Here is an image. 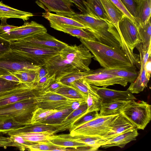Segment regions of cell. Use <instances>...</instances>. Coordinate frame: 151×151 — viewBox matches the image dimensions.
<instances>
[{
    "label": "cell",
    "mask_w": 151,
    "mask_h": 151,
    "mask_svg": "<svg viewBox=\"0 0 151 151\" xmlns=\"http://www.w3.org/2000/svg\"><path fill=\"white\" fill-rule=\"evenodd\" d=\"M151 57L149 58L146 63L144 69L147 77L150 78L151 73Z\"/></svg>",
    "instance_id": "obj_53"
},
{
    "label": "cell",
    "mask_w": 151,
    "mask_h": 151,
    "mask_svg": "<svg viewBox=\"0 0 151 151\" xmlns=\"http://www.w3.org/2000/svg\"><path fill=\"white\" fill-rule=\"evenodd\" d=\"M37 90L33 83H23L15 88L0 93V107L26 99L35 98Z\"/></svg>",
    "instance_id": "obj_10"
},
{
    "label": "cell",
    "mask_w": 151,
    "mask_h": 151,
    "mask_svg": "<svg viewBox=\"0 0 151 151\" xmlns=\"http://www.w3.org/2000/svg\"><path fill=\"white\" fill-rule=\"evenodd\" d=\"M150 79L147 77L144 69L136 79L131 83L127 90L132 94H137L141 92L147 87Z\"/></svg>",
    "instance_id": "obj_31"
},
{
    "label": "cell",
    "mask_w": 151,
    "mask_h": 151,
    "mask_svg": "<svg viewBox=\"0 0 151 151\" xmlns=\"http://www.w3.org/2000/svg\"><path fill=\"white\" fill-rule=\"evenodd\" d=\"M70 86L87 96L89 95L100 99L84 78L72 82Z\"/></svg>",
    "instance_id": "obj_35"
},
{
    "label": "cell",
    "mask_w": 151,
    "mask_h": 151,
    "mask_svg": "<svg viewBox=\"0 0 151 151\" xmlns=\"http://www.w3.org/2000/svg\"><path fill=\"white\" fill-rule=\"evenodd\" d=\"M123 13L128 17L131 20L136 24V22L134 17L129 13L120 0H110Z\"/></svg>",
    "instance_id": "obj_47"
},
{
    "label": "cell",
    "mask_w": 151,
    "mask_h": 151,
    "mask_svg": "<svg viewBox=\"0 0 151 151\" xmlns=\"http://www.w3.org/2000/svg\"><path fill=\"white\" fill-rule=\"evenodd\" d=\"M50 26L55 29L62 32L80 39L96 41V38L90 32L83 28L70 25L50 24Z\"/></svg>",
    "instance_id": "obj_19"
},
{
    "label": "cell",
    "mask_w": 151,
    "mask_h": 151,
    "mask_svg": "<svg viewBox=\"0 0 151 151\" xmlns=\"http://www.w3.org/2000/svg\"><path fill=\"white\" fill-rule=\"evenodd\" d=\"M42 16L47 20L50 24H65L75 26L85 29H86L84 25L71 18L60 16L48 12L42 13Z\"/></svg>",
    "instance_id": "obj_27"
},
{
    "label": "cell",
    "mask_w": 151,
    "mask_h": 151,
    "mask_svg": "<svg viewBox=\"0 0 151 151\" xmlns=\"http://www.w3.org/2000/svg\"><path fill=\"white\" fill-rule=\"evenodd\" d=\"M9 147H16L22 151L26 150L23 145L17 142L11 136L9 137L0 136V147L6 149Z\"/></svg>",
    "instance_id": "obj_39"
},
{
    "label": "cell",
    "mask_w": 151,
    "mask_h": 151,
    "mask_svg": "<svg viewBox=\"0 0 151 151\" xmlns=\"http://www.w3.org/2000/svg\"><path fill=\"white\" fill-rule=\"evenodd\" d=\"M134 1L137 3L138 2L139 0H134Z\"/></svg>",
    "instance_id": "obj_55"
},
{
    "label": "cell",
    "mask_w": 151,
    "mask_h": 151,
    "mask_svg": "<svg viewBox=\"0 0 151 151\" xmlns=\"http://www.w3.org/2000/svg\"><path fill=\"white\" fill-rule=\"evenodd\" d=\"M32 98L0 107V121H9L26 125L31 124L33 112L37 108Z\"/></svg>",
    "instance_id": "obj_3"
},
{
    "label": "cell",
    "mask_w": 151,
    "mask_h": 151,
    "mask_svg": "<svg viewBox=\"0 0 151 151\" xmlns=\"http://www.w3.org/2000/svg\"><path fill=\"white\" fill-rule=\"evenodd\" d=\"M41 66L34 64L25 57L11 50L0 56V75L27 70H38Z\"/></svg>",
    "instance_id": "obj_8"
},
{
    "label": "cell",
    "mask_w": 151,
    "mask_h": 151,
    "mask_svg": "<svg viewBox=\"0 0 151 151\" xmlns=\"http://www.w3.org/2000/svg\"><path fill=\"white\" fill-rule=\"evenodd\" d=\"M54 134L53 132H45L39 133H21L16 135L21 136L26 140L38 143L48 141L49 137Z\"/></svg>",
    "instance_id": "obj_33"
},
{
    "label": "cell",
    "mask_w": 151,
    "mask_h": 151,
    "mask_svg": "<svg viewBox=\"0 0 151 151\" xmlns=\"http://www.w3.org/2000/svg\"><path fill=\"white\" fill-rule=\"evenodd\" d=\"M87 113L100 111L102 100L97 97L88 95L86 99Z\"/></svg>",
    "instance_id": "obj_41"
},
{
    "label": "cell",
    "mask_w": 151,
    "mask_h": 151,
    "mask_svg": "<svg viewBox=\"0 0 151 151\" xmlns=\"http://www.w3.org/2000/svg\"><path fill=\"white\" fill-rule=\"evenodd\" d=\"M7 19L6 18H3L0 19L1 22L0 25V34L4 33L18 27L8 24L6 23Z\"/></svg>",
    "instance_id": "obj_49"
},
{
    "label": "cell",
    "mask_w": 151,
    "mask_h": 151,
    "mask_svg": "<svg viewBox=\"0 0 151 151\" xmlns=\"http://www.w3.org/2000/svg\"><path fill=\"white\" fill-rule=\"evenodd\" d=\"M70 137L73 139L86 145L96 147L99 149L104 145L107 141L104 138L97 137L76 136Z\"/></svg>",
    "instance_id": "obj_34"
},
{
    "label": "cell",
    "mask_w": 151,
    "mask_h": 151,
    "mask_svg": "<svg viewBox=\"0 0 151 151\" xmlns=\"http://www.w3.org/2000/svg\"><path fill=\"white\" fill-rule=\"evenodd\" d=\"M121 41V48L126 53L132 65L139 63L138 55L133 50L139 44L141 43V39L136 24L124 14L118 24Z\"/></svg>",
    "instance_id": "obj_4"
},
{
    "label": "cell",
    "mask_w": 151,
    "mask_h": 151,
    "mask_svg": "<svg viewBox=\"0 0 151 151\" xmlns=\"http://www.w3.org/2000/svg\"><path fill=\"white\" fill-rule=\"evenodd\" d=\"M47 32L42 25L34 21L26 22L21 26L0 34V36L11 42L21 40L34 35Z\"/></svg>",
    "instance_id": "obj_11"
},
{
    "label": "cell",
    "mask_w": 151,
    "mask_h": 151,
    "mask_svg": "<svg viewBox=\"0 0 151 151\" xmlns=\"http://www.w3.org/2000/svg\"><path fill=\"white\" fill-rule=\"evenodd\" d=\"M100 1L111 22L116 29L120 37L118 24L124 14L110 0Z\"/></svg>",
    "instance_id": "obj_23"
},
{
    "label": "cell",
    "mask_w": 151,
    "mask_h": 151,
    "mask_svg": "<svg viewBox=\"0 0 151 151\" xmlns=\"http://www.w3.org/2000/svg\"><path fill=\"white\" fill-rule=\"evenodd\" d=\"M151 0H139L137 3L136 24L142 26L151 17Z\"/></svg>",
    "instance_id": "obj_21"
},
{
    "label": "cell",
    "mask_w": 151,
    "mask_h": 151,
    "mask_svg": "<svg viewBox=\"0 0 151 151\" xmlns=\"http://www.w3.org/2000/svg\"><path fill=\"white\" fill-rule=\"evenodd\" d=\"M130 100H119L102 102L99 114L106 116L119 114Z\"/></svg>",
    "instance_id": "obj_24"
},
{
    "label": "cell",
    "mask_w": 151,
    "mask_h": 151,
    "mask_svg": "<svg viewBox=\"0 0 151 151\" xmlns=\"http://www.w3.org/2000/svg\"><path fill=\"white\" fill-rule=\"evenodd\" d=\"M139 133L137 129L135 128L119 135L109 140H107L105 144L101 147L107 148L110 147L117 146L123 148L130 142L136 140Z\"/></svg>",
    "instance_id": "obj_20"
},
{
    "label": "cell",
    "mask_w": 151,
    "mask_h": 151,
    "mask_svg": "<svg viewBox=\"0 0 151 151\" xmlns=\"http://www.w3.org/2000/svg\"><path fill=\"white\" fill-rule=\"evenodd\" d=\"M93 56L83 45H68L50 58L45 65L50 78L56 80L71 73L89 71Z\"/></svg>",
    "instance_id": "obj_1"
},
{
    "label": "cell",
    "mask_w": 151,
    "mask_h": 151,
    "mask_svg": "<svg viewBox=\"0 0 151 151\" xmlns=\"http://www.w3.org/2000/svg\"><path fill=\"white\" fill-rule=\"evenodd\" d=\"M10 47L12 50L24 56L34 64L41 66L45 65L50 58L60 50L20 41L11 42Z\"/></svg>",
    "instance_id": "obj_6"
},
{
    "label": "cell",
    "mask_w": 151,
    "mask_h": 151,
    "mask_svg": "<svg viewBox=\"0 0 151 151\" xmlns=\"http://www.w3.org/2000/svg\"><path fill=\"white\" fill-rule=\"evenodd\" d=\"M83 14H88V12L84 4L86 0H70Z\"/></svg>",
    "instance_id": "obj_52"
},
{
    "label": "cell",
    "mask_w": 151,
    "mask_h": 151,
    "mask_svg": "<svg viewBox=\"0 0 151 151\" xmlns=\"http://www.w3.org/2000/svg\"><path fill=\"white\" fill-rule=\"evenodd\" d=\"M81 43L93 56V58L104 68L124 67L133 65L121 48L109 46L97 41L80 39Z\"/></svg>",
    "instance_id": "obj_2"
},
{
    "label": "cell",
    "mask_w": 151,
    "mask_h": 151,
    "mask_svg": "<svg viewBox=\"0 0 151 151\" xmlns=\"http://www.w3.org/2000/svg\"><path fill=\"white\" fill-rule=\"evenodd\" d=\"M0 77L9 81L22 83L19 79L14 76L11 74L0 75Z\"/></svg>",
    "instance_id": "obj_54"
},
{
    "label": "cell",
    "mask_w": 151,
    "mask_h": 151,
    "mask_svg": "<svg viewBox=\"0 0 151 151\" xmlns=\"http://www.w3.org/2000/svg\"><path fill=\"white\" fill-rule=\"evenodd\" d=\"M48 74V71L45 65L41 66L37 71L36 78L33 83L37 82Z\"/></svg>",
    "instance_id": "obj_50"
},
{
    "label": "cell",
    "mask_w": 151,
    "mask_h": 151,
    "mask_svg": "<svg viewBox=\"0 0 151 151\" xmlns=\"http://www.w3.org/2000/svg\"><path fill=\"white\" fill-rule=\"evenodd\" d=\"M99 115L98 111H93L87 113L76 121L74 123L72 127L70 129L85 124L94 119Z\"/></svg>",
    "instance_id": "obj_44"
},
{
    "label": "cell",
    "mask_w": 151,
    "mask_h": 151,
    "mask_svg": "<svg viewBox=\"0 0 151 151\" xmlns=\"http://www.w3.org/2000/svg\"><path fill=\"white\" fill-rule=\"evenodd\" d=\"M73 110L70 108L58 111L34 124H46L53 126L60 124Z\"/></svg>",
    "instance_id": "obj_29"
},
{
    "label": "cell",
    "mask_w": 151,
    "mask_h": 151,
    "mask_svg": "<svg viewBox=\"0 0 151 151\" xmlns=\"http://www.w3.org/2000/svg\"><path fill=\"white\" fill-rule=\"evenodd\" d=\"M23 83L6 80L0 77V93L15 88Z\"/></svg>",
    "instance_id": "obj_45"
},
{
    "label": "cell",
    "mask_w": 151,
    "mask_h": 151,
    "mask_svg": "<svg viewBox=\"0 0 151 151\" xmlns=\"http://www.w3.org/2000/svg\"><path fill=\"white\" fill-rule=\"evenodd\" d=\"M63 85H64L60 82L58 80L55 79L52 81L50 85L44 91L46 92H54Z\"/></svg>",
    "instance_id": "obj_51"
},
{
    "label": "cell",
    "mask_w": 151,
    "mask_h": 151,
    "mask_svg": "<svg viewBox=\"0 0 151 151\" xmlns=\"http://www.w3.org/2000/svg\"><path fill=\"white\" fill-rule=\"evenodd\" d=\"M140 53V69L139 74H140L144 69L145 64L151 55V46L145 51L142 49L140 44H139L136 47Z\"/></svg>",
    "instance_id": "obj_43"
},
{
    "label": "cell",
    "mask_w": 151,
    "mask_h": 151,
    "mask_svg": "<svg viewBox=\"0 0 151 151\" xmlns=\"http://www.w3.org/2000/svg\"><path fill=\"white\" fill-rule=\"evenodd\" d=\"M136 25L141 40L142 42L140 43L141 47L145 51L151 46V19L142 27Z\"/></svg>",
    "instance_id": "obj_30"
},
{
    "label": "cell",
    "mask_w": 151,
    "mask_h": 151,
    "mask_svg": "<svg viewBox=\"0 0 151 151\" xmlns=\"http://www.w3.org/2000/svg\"><path fill=\"white\" fill-rule=\"evenodd\" d=\"M84 4L89 15L111 22L100 0H86Z\"/></svg>",
    "instance_id": "obj_26"
},
{
    "label": "cell",
    "mask_w": 151,
    "mask_h": 151,
    "mask_svg": "<svg viewBox=\"0 0 151 151\" xmlns=\"http://www.w3.org/2000/svg\"><path fill=\"white\" fill-rule=\"evenodd\" d=\"M135 128L132 124L120 113L115 119L112 129L103 138L109 140Z\"/></svg>",
    "instance_id": "obj_18"
},
{
    "label": "cell",
    "mask_w": 151,
    "mask_h": 151,
    "mask_svg": "<svg viewBox=\"0 0 151 151\" xmlns=\"http://www.w3.org/2000/svg\"><path fill=\"white\" fill-rule=\"evenodd\" d=\"M66 148L52 145L48 141L40 142L29 145L28 150L66 151Z\"/></svg>",
    "instance_id": "obj_36"
},
{
    "label": "cell",
    "mask_w": 151,
    "mask_h": 151,
    "mask_svg": "<svg viewBox=\"0 0 151 151\" xmlns=\"http://www.w3.org/2000/svg\"><path fill=\"white\" fill-rule=\"evenodd\" d=\"M94 72H104L111 74L125 79L128 83L133 82L139 75L135 65L117 68H104L93 70Z\"/></svg>",
    "instance_id": "obj_16"
},
{
    "label": "cell",
    "mask_w": 151,
    "mask_h": 151,
    "mask_svg": "<svg viewBox=\"0 0 151 151\" xmlns=\"http://www.w3.org/2000/svg\"><path fill=\"white\" fill-rule=\"evenodd\" d=\"M91 86L101 99L102 102L119 100H137L134 96L127 90L119 91L92 85Z\"/></svg>",
    "instance_id": "obj_15"
},
{
    "label": "cell",
    "mask_w": 151,
    "mask_h": 151,
    "mask_svg": "<svg viewBox=\"0 0 151 151\" xmlns=\"http://www.w3.org/2000/svg\"><path fill=\"white\" fill-rule=\"evenodd\" d=\"M54 92L72 99L86 101L88 97L73 87L64 85Z\"/></svg>",
    "instance_id": "obj_32"
},
{
    "label": "cell",
    "mask_w": 151,
    "mask_h": 151,
    "mask_svg": "<svg viewBox=\"0 0 151 151\" xmlns=\"http://www.w3.org/2000/svg\"><path fill=\"white\" fill-rule=\"evenodd\" d=\"M84 79L91 85L106 87L110 86L119 84L126 86L128 82L124 79L104 72H94L86 76Z\"/></svg>",
    "instance_id": "obj_13"
},
{
    "label": "cell",
    "mask_w": 151,
    "mask_h": 151,
    "mask_svg": "<svg viewBox=\"0 0 151 151\" xmlns=\"http://www.w3.org/2000/svg\"><path fill=\"white\" fill-rule=\"evenodd\" d=\"M37 108L59 111L71 108L75 102L86 101L67 98L56 93L38 90L35 96Z\"/></svg>",
    "instance_id": "obj_9"
},
{
    "label": "cell",
    "mask_w": 151,
    "mask_h": 151,
    "mask_svg": "<svg viewBox=\"0 0 151 151\" xmlns=\"http://www.w3.org/2000/svg\"><path fill=\"white\" fill-rule=\"evenodd\" d=\"M87 109L86 101L78 109L74 110L60 123L53 126L56 128L54 134L70 129L76 121L87 113Z\"/></svg>",
    "instance_id": "obj_17"
},
{
    "label": "cell",
    "mask_w": 151,
    "mask_h": 151,
    "mask_svg": "<svg viewBox=\"0 0 151 151\" xmlns=\"http://www.w3.org/2000/svg\"><path fill=\"white\" fill-rule=\"evenodd\" d=\"M121 113L137 129L143 130L151 119V106L144 101L131 100Z\"/></svg>",
    "instance_id": "obj_7"
},
{
    "label": "cell",
    "mask_w": 151,
    "mask_h": 151,
    "mask_svg": "<svg viewBox=\"0 0 151 151\" xmlns=\"http://www.w3.org/2000/svg\"><path fill=\"white\" fill-rule=\"evenodd\" d=\"M18 41L60 50L68 45L67 44L56 39L47 32L37 34Z\"/></svg>",
    "instance_id": "obj_14"
},
{
    "label": "cell",
    "mask_w": 151,
    "mask_h": 151,
    "mask_svg": "<svg viewBox=\"0 0 151 151\" xmlns=\"http://www.w3.org/2000/svg\"><path fill=\"white\" fill-rule=\"evenodd\" d=\"M31 13L21 11L9 6L0 2V19L3 18H17L27 21L34 16Z\"/></svg>",
    "instance_id": "obj_22"
},
{
    "label": "cell",
    "mask_w": 151,
    "mask_h": 151,
    "mask_svg": "<svg viewBox=\"0 0 151 151\" xmlns=\"http://www.w3.org/2000/svg\"><path fill=\"white\" fill-rule=\"evenodd\" d=\"M48 141L52 145L65 148H76L87 145L73 139L70 137V134H53L49 137Z\"/></svg>",
    "instance_id": "obj_25"
},
{
    "label": "cell",
    "mask_w": 151,
    "mask_h": 151,
    "mask_svg": "<svg viewBox=\"0 0 151 151\" xmlns=\"http://www.w3.org/2000/svg\"><path fill=\"white\" fill-rule=\"evenodd\" d=\"M121 1L135 20L137 3L134 0H120ZM136 22V21H135Z\"/></svg>",
    "instance_id": "obj_46"
},
{
    "label": "cell",
    "mask_w": 151,
    "mask_h": 151,
    "mask_svg": "<svg viewBox=\"0 0 151 151\" xmlns=\"http://www.w3.org/2000/svg\"><path fill=\"white\" fill-rule=\"evenodd\" d=\"M93 70L87 71L76 72L68 74L58 80L63 84L70 86L73 82L81 78H84L87 76L92 73Z\"/></svg>",
    "instance_id": "obj_37"
},
{
    "label": "cell",
    "mask_w": 151,
    "mask_h": 151,
    "mask_svg": "<svg viewBox=\"0 0 151 151\" xmlns=\"http://www.w3.org/2000/svg\"><path fill=\"white\" fill-rule=\"evenodd\" d=\"M37 70H27L10 73L14 76L22 83H33L36 78Z\"/></svg>",
    "instance_id": "obj_38"
},
{
    "label": "cell",
    "mask_w": 151,
    "mask_h": 151,
    "mask_svg": "<svg viewBox=\"0 0 151 151\" xmlns=\"http://www.w3.org/2000/svg\"><path fill=\"white\" fill-rule=\"evenodd\" d=\"M11 42L0 36V56L11 50Z\"/></svg>",
    "instance_id": "obj_48"
},
{
    "label": "cell",
    "mask_w": 151,
    "mask_h": 151,
    "mask_svg": "<svg viewBox=\"0 0 151 151\" xmlns=\"http://www.w3.org/2000/svg\"><path fill=\"white\" fill-rule=\"evenodd\" d=\"M25 125L13 122L0 121V133L7 134L10 131L20 128Z\"/></svg>",
    "instance_id": "obj_42"
},
{
    "label": "cell",
    "mask_w": 151,
    "mask_h": 151,
    "mask_svg": "<svg viewBox=\"0 0 151 151\" xmlns=\"http://www.w3.org/2000/svg\"><path fill=\"white\" fill-rule=\"evenodd\" d=\"M36 3L45 12H53L57 14L70 17L75 13L70 0H37Z\"/></svg>",
    "instance_id": "obj_12"
},
{
    "label": "cell",
    "mask_w": 151,
    "mask_h": 151,
    "mask_svg": "<svg viewBox=\"0 0 151 151\" xmlns=\"http://www.w3.org/2000/svg\"><path fill=\"white\" fill-rule=\"evenodd\" d=\"M55 129V128L52 125L30 124H27L22 127L10 131L7 134L10 136L21 133L50 132H53L54 134V131Z\"/></svg>",
    "instance_id": "obj_28"
},
{
    "label": "cell",
    "mask_w": 151,
    "mask_h": 151,
    "mask_svg": "<svg viewBox=\"0 0 151 151\" xmlns=\"http://www.w3.org/2000/svg\"><path fill=\"white\" fill-rule=\"evenodd\" d=\"M119 114L106 116L99 115L85 124L70 129V134L72 136H81L103 138L112 129Z\"/></svg>",
    "instance_id": "obj_5"
},
{
    "label": "cell",
    "mask_w": 151,
    "mask_h": 151,
    "mask_svg": "<svg viewBox=\"0 0 151 151\" xmlns=\"http://www.w3.org/2000/svg\"><path fill=\"white\" fill-rule=\"evenodd\" d=\"M58 111L55 110L46 109L41 108H37L33 113L31 124H34L39 120Z\"/></svg>",
    "instance_id": "obj_40"
}]
</instances>
